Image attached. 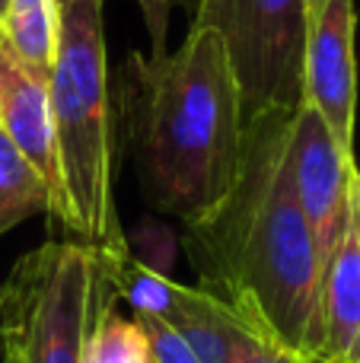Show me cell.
I'll return each instance as SVG.
<instances>
[{
  "mask_svg": "<svg viewBox=\"0 0 360 363\" xmlns=\"http://www.w3.org/2000/svg\"><path fill=\"white\" fill-rule=\"evenodd\" d=\"M140 322L147 335V345H150V354H153V363H201L191 351V345L182 338L172 322L159 319V315H134Z\"/></svg>",
  "mask_w": 360,
  "mask_h": 363,
  "instance_id": "obj_15",
  "label": "cell"
},
{
  "mask_svg": "<svg viewBox=\"0 0 360 363\" xmlns=\"http://www.w3.org/2000/svg\"><path fill=\"white\" fill-rule=\"evenodd\" d=\"M0 35L19 61L42 77H51L61 35V6L55 0H6Z\"/></svg>",
  "mask_w": 360,
  "mask_h": 363,
  "instance_id": "obj_10",
  "label": "cell"
},
{
  "mask_svg": "<svg viewBox=\"0 0 360 363\" xmlns=\"http://www.w3.org/2000/svg\"><path fill=\"white\" fill-rule=\"evenodd\" d=\"M102 4L106 0H70L61 6L48 93L64 188L61 226L77 242L121 255L128 242L115 207V138Z\"/></svg>",
  "mask_w": 360,
  "mask_h": 363,
  "instance_id": "obj_3",
  "label": "cell"
},
{
  "mask_svg": "<svg viewBox=\"0 0 360 363\" xmlns=\"http://www.w3.org/2000/svg\"><path fill=\"white\" fill-rule=\"evenodd\" d=\"M0 131L16 153L38 172L51 194V220L64 217V188L57 169L55 118H51L48 77L23 64L0 35Z\"/></svg>",
  "mask_w": 360,
  "mask_h": 363,
  "instance_id": "obj_8",
  "label": "cell"
},
{
  "mask_svg": "<svg viewBox=\"0 0 360 363\" xmlns=\"http://www.w3.org/2000/svg\"><path fill=\"white\" fill-rule=\"evenodd\" d=\"M297 108H271L246 125L233 191L210 217L185 226V252L201 290L249 328L319 357L322 264L291 172Z\"/></svg>",
  "mask_w": 360,
  "mask_h": 363,
  "instance_id": "obj_1",
  "label": "cell"
},
{
  "mask_svg": "<svg viewBox=\"0 0 360 363\" xmlns=\"http://www.w3.org/2000/svg\"><path fill=\"white\" fill-rule=\"evenodd\" d=\"M144 13L147 32L153 42V55H166V32H169V13L172 6H198V0H137Z\"/></svg>",
  "mask_w": 360,
  "mask_h": 363,
  "instance_id": "obj_16",
  "label": "cell"
},
{
  "mask_svg": "<svg viewBox=\"0 0 360 363\" xmlns=\"http://www.w3.org/2000/svg\"><path fill=\"white\" fill-rule=\"evenodd\" d=\"M32 213H51V194L0 131V236Z\"/></svg>",
  "mask_w": 360,
  "mask_h": 363,
  "instance_id": "obj_11",
  "label": "cell"
},
{
  "mask_svg": "<svg viewBox=\"0 0 360 363\" xmlns=\"http://www.w3.org/2000/svg\"><path fill=\"white\" fill-rule=\"evenodd\" d=\"M83 363H153V354L140 322L118 315L115 303H108L93 325Z\"/></svg>",
  "mask_w": 360,
  "mask_h": 363,
  "instance_id": "obj_13",
  "label": "cell"
},
{
  "mask_svg": "<svg viewBox=\"0 0 360 363\" xmlns=\"http://www.w3.org/2000/svg\"><path fill=\"white\" fill-rule=\"evenodd\" d=\"M55 4H57V6H64V4H70V0H55Z\"/></svg>",
  "mask_w": 360,
  "mask_h": 363,
  "instance_id": "obj_19",
  "label": "cell"
},
{
  "mask_svg": "<svg viewBox=\"0 0 360 363\" xmlns=\"http://www.w3.org/2000/svg\"><path fill=\"white\" fill-rule=\"evenodd\" d=\"M195 26L227 45L242 125L303 102V0H198Z\"/></svg>",
  "mask_w": 360,
  "mask_h": 363,
  "instance_id": "obj_5",
  "label": "cell"
},
{
  "mask_svg": "<svg viewBox=\"0 0 360 363\" xmlns=\"http://www.w3.org/2000/svg\"><path fill=\"white\" fill-rule=\"evenodd\" d=\"M230 363H325V360L313 357V354H303V351H293V347H287V345H281V341L249 328L246 322L240 319L233 328Z\"/></svg>",
  "mask_w": 360,
  "mask_h": 363,
  "instance_id": "obj_14",
  "label": "cell"
},
{
  "mask_svg": "<svg viewBox=\"0 0 360 363\" xmlns=\"http://www.w3.org/2000/svg\"><path fill=\"white\" fill-rule=\"evenodd\" d=\"M354 29V0H303V102L348 153H354L357 118Z\"/></svg>",
  "mask_w": 360,
  "mask_h": 363,
  "instance_id": "obj_6",
  "label": "cell"
},
{
  "mask_svg": "<svg viewBox=\"0 0 360 363\" xmlns=\"http://www.w3.org/2000/svg\"><path fill=\"white\" fill-rule=\"evenodd\" d=\"M125 115L147 201L185 226L223 204L242 163V99L220 32L191 26L172 55H131Z\"/></svg>",
  "mask_w": 360,
  "mask_h": 363,
  "instance_id": "obj_2",
  "label": "cell"
},
{
  "mask_svg": "<svg viewBox=\"0 0 360 363\" xmlns=\"http://www.w3.org/2000/svg\"><path fill=\"white\" fill-rule=\"evenodd\" d=\"M4 6H6V0H0V16H4Z\"/></svg>",
  "mask_w": 360,
  "mask_h": 363,
  "instance_id": "obj_18",
  "label": "cell"
},
{
  "mask_svg": "<svg viewBox=\"0 0 360 363\" xmlns=\"http://www.w3.org/2000/svg\"><path fill=\"white\" fill-rule=\"evenodd\" d=\"M357 163L329 131L325 118L300 102L291 125V172L300 211L316 239L319 264H329L351 217V176Z\"/></svg>",
  "mask_w": 360,
  "mask_h": 363,
  "instance_id": "obj_7",
  "label": "cell"
},
{
  "mask_svg": "<svg viewBox=\"0 0 360 363\" xmlns=\"http://www.w3.org/2000/svg\"><path fill=\"white\" fill-rule=\"evenodd\" d=\"M112 284H115V294L131 303L134 315L169 319L179 303V294H182V284L169 281V277L157 274L153 268L140 264L131 252H121V255L112 258Z\"/></svg>",
  "mask_w": 360,
  "mask_h": 363,
  "instance_id": "obj_12",
  "label": "cell"
},
{
  "mask_svg": "<svg viewBox=\"0 0 360 363\" xmlns=\"http://www.w3.org/2000/svg\"><path fill=\"white\" fill-rule=\"evenodd\" d=\"M319 357L360 363V230L348 217L319 284Z\"/></svg>",
  "mask_w": 360,
  "mask_h": 363,
  "instance_id": "obj_9",
  "label": "cell"
},
{
  "mask_svg": "<svg viewBox=\"0 0 360 363\" xmlns=\"http://www.w3.org/2000/svg\"><path fill=\"white\" fill-rule=\"evenodd\" d=\"M351 217L360 230V169H354V176H351Z\"/></svg>",
  "mask_w": 360,
  "mask_h": 363,
  "instance_id": "obj_17",
  "label": "cell"
},
{
  "mask_svg": "<svg viewBox=\"0 0 360 363\" xmlns=\"http://www.w3.org/2000/svg\"><path fill=\"white\" fill-rule=\"evenodd\" d=\"M112 258L77 239L19 258L0 284V363H83L93 325L118 300Z\"/></svg>",
  "mask_w": 360,
  "mask_h": 363,
  "instance_id": "obj_4",
  "label": "cell"
}]
</instances>
